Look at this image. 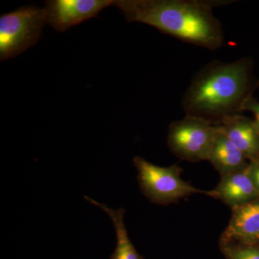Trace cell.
<instances>
[{
  "label": "cell",
  "mask_w": 259,
  "mask_h": 259,
  "mask_svg": "<svg viewBox=\"0 0 259 259\" xmlns=\"http://www.w3.org/2000/svg\"><path fill=\"white\" fill-rule=\"evenodd\" d=\"M218 127L248 161H259V130L254 120L238 115L227 119Z\"/></svg>",
  "instance_id": "obj_9"
},
{
  "label": "cell",
  "mask_w": 259,
  "mask_h": 259,
  "mask_svg": "<svg viewBox=\"0 0 259 259\" xmlns=\"http://www.w3.org/2000/svg\"><path fill=\"white\" fill-rule=\"evenodd\" d=\"M218 129L208 161L221 176L246 168L250 162L219 127Z\"/></svg>",
  "instance_id": "obj_10"
},
{
  "label": "cell",
  "mask_w": 259,
  "mask_h": 259,
  "mask_svg": "<svg viewBox=\"0 0 259 259\" xmlns=\"http://www.w3.org/2000/svg\"><path fill=\"white\" fill-rule=\"evenodd\" d=\"M220 248L226 259H259V245L220 243Z\"/></svg>",
  "instance_id": "obj_12"
},
{
  "label": "cell",
  "mask_w": 259,
  "mask_h": 259,
  "mask_svg": "<svg viewBox=\"0 0 259 259\" xmlns=\"http://www.w3.org/2000/svg\"><path fill=\"white\" fill-rule=\"evenodd\" d=\"M47 24L44 8L23 7L0 17V60L23 54L40 38Z\"/></svg>",
  "instance_id": "obj_4"
},
{
  "label": "cell",
  "mask_w": 259,
  "mask_h": 259,
  "mask_svg": "<svg viewBox=\"0 0 259 259\" xmlns=\"http://www.w3.org/2000/svg\"><path fill=\"white\" fill-rule=\"evenodd\" d=\"M133 162L138 171L140 189L153 204L176 203L180 199L195 193L212 197V190H199L182 180L180 176L183 169L177 164L158 166L140 156H135Z\"/></svg>",
  "instance_id": "obj_3"
},
{
  "label": "cell",
  "mask_w": 259,
  "mask_h": 259,
  "mask_svg": "<svg viewBox=\"0 0 259 259\" xmlns=\"http://www.w3.org/2000/svg\"><path fill=\"white\" fill-rule=\"evenodd\" d=\"M212 197L221 199L233 208L259 198V192L249 173V166L240 171L221 176Z\"/></svg>",
  "instance_id": "obj_8"
},
{
  "label": "cell",
  "mask_w": 259,
  "mask_h": 259,
  "mask_svg": "<svg viewBox=\"0 0 259 259\" xmlns=\"http://www.w3.org/2000/svg\"><path fill=\"white\" fill-rule=\"evenodd\" d=\"M220 243L259 245V198L232 208Z\"/></svg>",
  "instance_id": "obj_7"
},
{
  "label": "cell",
  "mask_w": 259,
  "mask_h": 259,
  "mask_svg": "<svg viewBox=\"0 0 259 259\" xmlns=\"http://www.w3.org/2000/svg\"><path fill=\"white\" fill-rule=\"evenodd\" d=\"M84 199L89 202L95 204L107 213L111 219L115 227L117 243L113 253L110 255V259H144L139 254L131 239L124 222V215L125 209L119 208L114 209L107 207L106 204L97 202L95 199L84 196Z\"/></svg>",
  "instance_id": "obj_11"
},
{
  "label": "cell",
  "mask_w": 259,
  "mask_h": 259,
  "mask_svg": "<svg viewBox=\"0 0 259 259\" xmlns=\"http://www.w3.org/2000/svg\"><path fill=\"white\" fill-rule=\"evenodd\" d=\"M112 0H49L44 9L47 24L59 32H64L75 25L95 18Z\"/></svg>",
  "instance_id": "obj_6"
},
{
  "label": "cell",
  "mask_w": 259,
  "mask_h": 259,
  "mask_svg": "<svg viewBox=\"0 0 259 259\" xmlns=\"http://www.w3.org/2000/svg\"><path fill=\"white\" fill-rule=\"evenodd\" d=\"M249 173L253 183L259 192V161L250 162Z\"/></svg>",
  "instance_id": "obj_14"
},
{
  "label": "cell",
  "mask_w": 259,
  "mask_h": 259,
  "mask_svg": "<svg viewBox=\"0 0 259 259\" xmlns=\"http://www.w3.org/2000/svg\"><path fill=\"white\" fill-rule=\"evenodd\" d=\"M259 88L251 57L231 62L213 61L196 73L182 100L185 115L220 126L243 115L247 102Z\"/></svg>",
  "instance_id": "obj_1"
},
{
  "label": "cell",
  "mask_w": 259,
  "mask_h": 259,
  "mask_svg": "<svg viewBox=\"0 0 259 259\" xmlns=\"http://www.w3.org/2000/svg\"><path fill=\"white\" fill-rule=\"evenodd\" d=\"M218 126L207 121L185 115L168 127L167 146L177 157L190 162L208 161Z\"/></svg>",
  "instance_id": "obj_5"
},
{
  "label": "cell",
  "mask_w": 259,
  "mask_h": 259,
  "mask_svg": "<svg viewBox=\"0 0 259 259\" xmlns=\"http://www.w3.org/2000/svg\"><path fill=\"white\" fill-rule=\"evenodd\" d=\"M230 0H116L114 5L131 23L158 29L182 41L210 51L224 44V32L213 8Z\"/></svg>",
  "instance_id": "obj_2"
},
{
  "label": "cell",
  "mask_w": 259,
  "mask_h": 259,
  "mask_svg": "<svg viewBox=\"0 0 259 259\" xmlns=\"http://www.w3.org/2000/svg\"><path fill=\"white\" fill-rule=\"evenodd\" d=\"M244 111H250L253 114L255 122L259 130V102L254 97L250 99L245 105Z\"/></svg>",
  "instance_id": "obj_13"
}]
</instances>
